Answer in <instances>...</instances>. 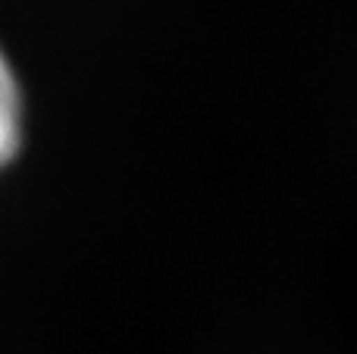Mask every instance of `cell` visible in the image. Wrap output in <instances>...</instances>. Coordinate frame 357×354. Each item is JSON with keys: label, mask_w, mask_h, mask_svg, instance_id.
I'll return each instance as SVG.
<instances>
[{"label": "cell", "mask_w": 357, "mask_h": 354, "mask_svg": "<svg viewBox=\"0 0 357 354\" xmlns=\"http://www.w3.org/2000/svg\"><path fill=\"white\" fill-rule=\"evenodd\" d=\"M22 132V98L6 56L0 54V167L13 160Z\"/></svg>", "instance_id": "6da1fadb"}]
</instances>
